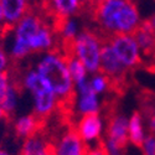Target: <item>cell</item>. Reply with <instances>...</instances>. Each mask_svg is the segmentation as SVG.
<instances>
[{
	"instance_id": "cell-1",
	"label": "cell",
	"mask_w": 155,
	"mask_h": 155,
	"mask_svg": "<svg viewBox=\"0 0 155 155\" xmlns=\"http://www.w3.org/2000/svg\"><path fill=\"white\" fill-rule=\"evenodd\" d=\"M91 10L96 26L104 37L134 34L143 22L133 0H102Z\"/></svg>"
},
{
	"instance_id": "cell-2",
	"label": "cell",
	"mask_w": 155,
	"mask_h": 155,
	"mask_svg": "<svg viewBox=\"0 0 155 155\" xmlns=\"http://www.w3.org/2000/svg\"><path fill=\"white\" fill-rule=\"evenodd\" d=\"M34 68L52 88L62 106H70L74 96V83L67 66V54L62 47L41 54Z\"/></svg>"
},
{
	"instance_id": "cell-3",
	"label": "cell",
	"mask_w": 155,
	"mask_h": 155,
	"mask_svg": "<svg viewBox=\"0 0 155 155\" xmlns=\"http://www.w3.org/2000/svg\"><path fill=\"white\" fill-rule=\"evenodd\" d=\"M21 91L28 92L32 98V113L44 122L60 110L62 103L46 81L34 67H29L16 74Z\"/></svg>"
},
{
	"instance_id": "cell-4",
	"label": "cell",
	"mask_w": 155,
	"mask_h": 155,
	"mask_svg": "<svg viewBox=\"0 0 155 155\" xmlns=\"http://www.w3.org/2000/svg\"><path fill=\"white\" fill-rule=\"evenodd\" d=\"M46 20L47 14L45 15L38 11L30 10L19 22L6 31V34H9V42L5 46L12 62H20L31 56L29 41Z\"/></svg>"
},
{
	"instance_id": "cell-5",
	"label": "cell",
	"mask_w": 155,
	"mask_h": 155,
	"mask_svg": "<svg viewBox=\"0 0 155 155\" xmlns=\"http://www.w3.org/2000/svg\"><path fill=\"white\" fill-rule=\"evenodd\" d=\"M104 38L98 30L82 29L72 42L62 48L66 54L78 58L91 74L101 71V55Z\"/></svg>"
},
{
	"instance_id": "cell-6",
	"label": "cell",
	"mask_w": 155,
	"mask_h": 155,
	"mask_svg": "<svg viewBox=\"0 0 155 155\" xmlns=\"http://www.w3.org/2000/svg\"><path fill=\"white\" fill-rule=\"evenodd\" d=\"M106 41L129 72L137 70L143 63V54L133 34L114 35L106 37Z\"/></svg>"
},
{
	"instance_id": "cell-7",
	"label": "cell",
	"mask_w": 155,
	"mask_h": 155,
	"mask_svg": "<svg viewBox=\"0 0 155 155\" xmlns=\"http://www.w3.org/2000/svg\"><path fill=\"white\" fill-rule=\"evenodd\" d=\"M72 128L87 145L99 143L104 138L106 118L101 113L77 117Z\"/></svg>"
},
{
	"instance_id": "cell-8",
	"label": "cell",
	"mask_w": 155,
	"mask_h": 155,
	"mask_svg": "<svg viewBox=\"0 0 155 155\" xmlns=\"http://www.w3.org/2000/svg\"><path fill=\"white\" fill-rule=\"evenodd\" d=\"M76 117L101 113L103 108L102 96L93 92L88 81L74 86V96L70 104Z\"/></svg>"
},
{
	"instance_id": "cell-9",
	"label": "cell",
	"mask_w": 155,
	"mask_h": 155,
	"mask_svg": "<svg viewBox=\"0 0 155 155\" xmlns=\"http://www.w3.org/2000/svg\"><path fill=\"white\" fill-rule=\"evenodd\" d=\"M87 144L70 127L52 139V155H86Z\"/></svg>"
},
{
	"instance_id": "cell-10",
	"label": "cell",
	"mask_w": 155,
	"mask_h": 155,
	"mask_svg": "<svg viewBox=\"0 0 155 155\" xmlns=\"http://www.w3.org/2000/svg\"><path fill=\"white\" fill-rule=\"evenodd\" d=\"M101 71L112 80L114 87L123 84L129 73V71L123 66V63L119 61V58L115 56L112 47L106 41V38L101 55Z\"/></svg>"
},
{
	"instance_id": "cell-11",
	"label": "cell",
	"mask_w": 155,
	"mask_h": 155,
	"mask_svg": "<svg viewBox=\"0 0 155 155\" xmlns=\"http://www.w3.org/2000/svg\"><path fill=\"white\" fill-rule=\"evenodd\" d=\"M46 14L54 21L77 16L84 9L80 0H44Z\"/></svg>"
},
{
	"instance_id": "cell-12",
	"label": "cell",
	"mask_w": 155,
	"mask_h": 155,
	"mask_svg": "<svg viewBox=\"0 0 155 155\" xmlns=\"http://www.w3.org/2000/svg\"><path fill=\"white\" fill-rule=\"evenodd\" d=\"M128 122L129 118L125 114L114 112L106 119L104 138H108L123 147L128 144Z\"/></svg>"
},
{
	"instance_id": "cell-13",
	"label": "cell",
	"mask_w": 155,
	"mask_h": 155,
	"mask_svg": "<svg viewBox=\"0 0 155 155\" xmlns=\"http://www.w3.org/2000/svg\"><path fill=\"white\" fill-rule=\"evenodd\" d=\"M44 123L45 122L34 113L22 114L12 120V130H14L16 138L24 140L32 137L38 132H41Z\"/></svg>"
},
{
	"instance_id": "cell-14",
	"label": "cell",
	"mask_w": 155,
	"mask_h": 155,
	"mask_svg": "<svg viewBox=\"0 0 155 155\" xmlns=\"http://www.w3.org/2000/svg\"><path fill=\"white\" fill-rule=\"evenodd\" d=\"M20 155H52V139L42 130L24 139Z\"/></svg>"
},
{
	"instance_id": "cell-15",
	"label": "cell",
	"mask_w": 155,
	"mask_h": 155,
	"mask_svg": "<svg viewBox=\"0 0 155 155\" xmlns=\"http://www.w3.org/2000/svg\"><path fill=\"white\" fill-rule=\"evenodd\" d=\"M8 30L19 22L31 10L30 0H0Z\"/></svg>"
},
{
	"instance_id": "cell-16",
	"label": "cell",
	"mask_w": 155,
	"mask_h": 155,
	"mask_svg": "<svg viewBox=\"0 0 155 155\" xmlns=\"http://www.w3.org/2000/svg\"><path fill=\"white\" fill-rule=\"evenodd\" d=\"M55 22H56V32L61 42V47H64L70 42H72L82 30L80 21L77 20L76 16L66 18Z\"/></svg>"
},
{
	"instance_id": "cell-17",
	"label": "cell",
	"mask_w": 155,
	"mask_h": 155,
	"mask_svg": "<svg viewBox=\"0 0 155 155\" xmlns=\"http://www.w3.org/2000/svg\"><path fill=\"white\" fill-rule=\"evenodd\" d=\"M145 137H147V130H145L144 114L139 110H135L129 117V122H128V143L139 148Z\"/></svg>"
},
{
	"instance_id": "cell-18",
	"label": "cell",
	"mask_w": 155,
	"mask_h": 155,
	"mask_svg": "<svg viewBox=\"0 0 155 155\" xmlns=\"http://www.w3.org/2000/svg\"><path fill=\"white\" fill-rule=\"evenodd\" d=\"M133 35L141 50L143 57L155 56V34L147 21L141 22Z\"/></svg>"
},
{
	"instance_id": "cell-19",
	"label": "cell",
	"mask_w": 155,
	"mask_h": 155,
	"mask_svg": "<svg viewBox=\"0 0 155 155\" xmlns=\"http://www.w3.org/2000/svg\"><path fill=\"white\" fill-rule=\"evenodd\" d=\"M20 98H21V88L16 80V82L10 87L5 97L0 102V106L3 107L6 117H11V115L15 114V112L19 107V103H20Z\"/></svg>"
},
{
	"instance_id": "cell-20",
	"label": "cell",
	"mask_w": 155,
	"mask_h": 155,
	"mask_svg": "<svg viewBox=\"0 0 155 155\" xmlns=\"http://www.w3.org/2000/svg\"><path fill=\"white\" fill-rule=\"evenodd\" d=\"M89 87L93 92H96L99 96H104L107 94L110 89L114 87L112 80L107 74H104L102 71H98L96 73H91L88 78Z\"/></svg>"
},
{
	"instance_id": "cell-21",
	"label": "cell",
	"mask_w": 155,
	"mask_h": 155,
	"mask_svg": "<svg viewBox=\"0 0 155 155\" xmlns=\"http://www.w3.org/2000/svg\"><path fill=\"white\" fill-rule=\"evenodd\" d=\"M67 66H68V71H70V74L73 80L74 86L88 81L89 72L87 71L84 64L77 57L67 54Z\"/></svg>"
},
{
	"instance_id": "cell-22",
	"label": "cell",
	"mask_w": 155,
	"mask_h": 155,
	"mask_svg": "<svg viewBox=\"0 0 155 155\" xmlns=\"http://www.w3.org/2000/svg\"><path fill=\"white\" fill-rule=\"evenodd\" d=\"M16 82V74H14L11 71L2 72L0 73V102L5 97L10 87Z\"/></svg>"
},
{
	"instance_id": "cell-23",
	"label": "cell",
	"mask_w": 155,
	"mask_h": 155,
	"mask_svg": "<svg viewBox=\"0 0 155 155\" xmlns=\"http://www.w3.org/2000/svg\"><path fill=\"white\" fill-rule=\"evenodd\" d=\"M103 148H104L107 155H125V147L115 143V141L108 139V138H103L102 140Z\"/></svg>"
},
{
	"instance_id": "cell-24",
	"label": "cell",
	"mask_w": 155,
	"mask_h": 155,
	"mask_svg": "<svg viewBox=\"0 0 155 155\" xmlns=\"http://www.w3.org/2000/svg\"><path fill=\"white\" fill-rule=\"evenodd\" d=\"M12 60L8 52V48L4 42L0 41V73L11 71Z\"/></svg>"
},
{
	"instance_id": "cell-25",
	"label": "cell",
	"mask_w": 155,
	"mask_h": 155,
	"mask_svg": "<svg viewBox=\"0 0 155 155\" xmlns=\"http://www.w3.org/2000/svg\"><path fill=\"white\" fill-rule=\"evenodd\" d=\"M143 155H155V133H149L139 147Z\"/></svg>"
},
{
	"instance_id": "cell-26",
	"label": "cell",
	"mask_w": 155,
	"mask_h": 155,
	"mask_svg": "<svg viewBox=\"0 0 155 155\" xmlns=\"http://www.w3.org/2000/svg\"><path fill=\"white\" fill-rule=\"evenodd\" d=\"M86 155H107V153H106L104 148H103L102 141H99V143L87 145Z\"/></svg>"
},
{
	"instance_id": "cell-27",
	"label": "cell",
	"mask_w": 155,
	"mask_h": 155,
	"mask_svg": "<svg viewBox=\"0 0 155 155\" xmlns=\"http://www.w3.org/2000/svg\"><path fill=\"white\" fill-rule=\"evenodd\" d=\"M148 127L151 133H155V107L150 110L148 115Z\"/></svg>"
},
{
	"instance_id": "cell-28",
	"label": "cell",
	"mask_w": 155,
	"mask_h": 155,
	"mask_svg": "<svg viewBox=\"0 0 155 155\" xmlns=\"http://www.w3.org/2000/svg\"><path fill=\"white\" fill-rule=\"evenodd\" d=\"M8 31V26L5 24V19H4V12L2 9V5H0V35H4Z\"/></svg>"
},
{
	"instance_id": "cell-29",
	"label": "cell",
	"mask_w": 155,
	"mask_h": 155,
	"mask_svg": "<svg viewBox=\"0 0 155 155\" xmlns=\"http://www.w3.org/2000/svg\"><path fill=\"white\" fill-rule=\"evenodd\" d=\"M148 24H149V26L151 28V30L154 31V34H155V12H154V14L148 19V20H145Z\"/></svg>"
},
{
	"instance_id": "cell-30",
	"label": "cell",
	"mask_w": 155,
	"mask_h": 155,
	"mask_svg": "<svg viewBox=\"0 0 155 155\" xmlns=\"http://www.w3.org/2000/svg\"><path fill=\"white\" fill-rule=\"evenodd\" d=\"M80 2H81V4L83 5V8H89V9H91L93 5H94V3H93V0H80Z\"/></svg>"
},
{
	"instance_id": "cell-31",
	"label": "cell",
	"mask_w": 155,
	"mask_h": 155,
	"mask_svg": "<svg viewBox=\"0 0 155 155\" xmlns=\"http://www.w3.org/2000/svg\"><path fill=\"white\" fill-rule=\"evenodd\" d=\"M4 118H8L6 117V114H5V112H4V109H3V107L0 106V122H2Z\"/></svg>"
},
{
	"instance_id": "cell-32",
	"label": "cell",
	"mask_w": 155,
	"mask_h": 155,
	"mask_svg": "<svg viewBox=\"0 0 155 155\" xmlns=\"http://www.w3.org/2000/svg\"><path fill=\"white\" fill-rule=\"evenodd\" d=\"M0 155H11L6 149H4V148H2L0 147Z\"/></svg>"
},
{
	"instance_id": "cell-33",
	"label": "cell",
	"mask_w": 155,
	"mask_h": 155,
	"mask_svg": "<svg viewBox=\"0 0 155 155\" xmlns=\"http://www.w3.org/2000/svg\"><path fill=\"white\" fill-rule=\"evenodd\" d=\"M99 2H102V0H93V3H94V4H97V3H99Z\"/></svg>"
},
{
	"instance_id": "cell-34",
	"label": "cell",
	"mask_w": 155,
	"mask_h": 155,
	"mask_svg": "<svg viewBox=\"0 0 155 155\" xmlns=\"http://www.w3.org/2000/svg\"><path fill=\"white\" fill-rule=\"evenodd\" d=\"M154 3H155V0H154Z\"/></svg>"
}]
</instances>
